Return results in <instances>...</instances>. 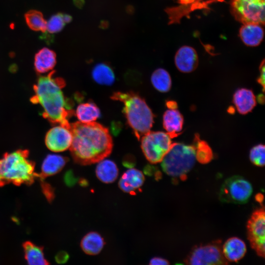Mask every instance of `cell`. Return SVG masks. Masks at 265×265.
<instances>
[{
    "instance_id": "cell-1",
    "label": "cell",
    "mask_w": 265,
    "mask_h": 265,
    "mask_svg": "<svg viewBox=\"0 0 265 265\" xmlns=\"http://www.w3.org/2000/svg\"><path fill=\"white\" fill-rule=\"evenodd\" d=\"M73 139L69 148L75 162L86 165L98 162L107 157L113 148L107 128L92 122L70 123Z\"/></svg>"
},
{
    "instance_id": "cell-2",
    "label": "cell",
    "mask_w": 265,
    "mask_h": 265,
    "mask_svg": "<svg viewBox=\"0 0 265 265\" xmlns=\"http://www.w3.org/2000/svg\"><path fill=\"white\" fill-rule=\"evenodd\" d=\"M52 71L41 76L33 86L34 95L30 99L34 104H39L43 109L42 115L51 123L70 128L69 118L74 114L73 103L66 98L62 91L65 80L54 76Z\"/></svg>"
},
{
    "instance_id": "cell-3",
    "label": "cell",
    "mask_w": 265,
    "mask_h": 265,
    "mask_svg": "<svg viewBox=\"0 0 265 265\" xmlns=\"http://www.w3.org/2000/svg\"><path fill=\"white\" fill-rule=\"evenodd\" d=\"M111 98L123 104V112L137 139H140L150 131L154 123V115L143 98L131 91L115 92Z\"/></svg>"
},
{
    "instance_id": "cell-4",
    "label": "cell",
    "mask_w": 265,
    "mask_h": 265,
    "mask_svg": "<svg viewBox=\"0 0 265 265\" xmlns=\"http://www.w3.org/2000/svg\"><path fill=\"white\" fill-rule=\"evenodd\" d=\"M26 150L6 153L0 158V186L8 184L30 185L38 175Z\"/></svg>"
},
{
    "instance_id": "cell-5",
    "label": "cell",
    "mask_w": 265,
    "mask_h": 265,
    "mask_svg": "<svg viewBox=\"0 0 265 265\" xmlns=\"http://www.w3.org/2000/svg\"><path fill=\"white\" fill-rule=\"evenodd\" d=\"M195 160V149L192 145L173 143L160 162L166 174L183 180L193 168Z\"/></svg>"
},
{
    "instance_id": "cell-6",
    "label": "cell",
    "mask_w": 265,
    "mask_h": 265,
    "mask_svg": "<svg viewBox=\"0 0 265 265\" xmlns=\"http://www.w3.org/2000/svg\"><path fill=\"white\" fill-rule=\"evenodd\" d=\"M140 139L145 158L153 164L160 162L173 144L169 135L160 131H150Z\"/></svg>"
},
{
    "instance_id": "cell-7",
    "label": "cell",
    "mask_w": 265,
    "mask_h": 265,
    "mask_svg": "<svg viewBox=\"0 0 265 265\" xmlns=\"http://www.w3.org/2000/svg\"><path fill=\"white\" fill-rule=\"evenodd\" d=\"M252 191V186L248 181L240 176H233L222 185L219 198L223 202L242 204L248 201Z\"/></svg>"
},
{
    "instance_id": "cell-8",
    "label": "cell",
    "mask_w": 265,
    "mask_h": 265,
    "mask_svg": "<svg viewBox=\"0 0 265 265\" xmlns=\"http://www.w3.org/2000/svg\"><path fill=\"white\" fill-rule=\"evenodd\" d=\"M191 265H226L220 240L212 241L205 245L195 247L185 261Z\"/></svg>"
},
{
    "instance_id": "cell-9",
    "label": "cell",
    "mask_w": 265,
    "mask_h": 265,
    "mask_svg": "<svg viewBox=\"0 0 265 265\" xmlns=\"http://www.w3.org/2000/svg\"><path fill=\"white\" fill-rule=\"evenodd\" d=\"M247 238L259 256L265 253V213L264 207L253 212L247 223Z\"/></svg>"
},
{
    "instance_id": "cell-10",
    "label": "cell",
    "mask_w": 265,
    "mask_h": 265,
    "mask_svg": "<svg viewBox=\"0 0 265 265\" xmlns=\"http://www.w3.org/2000/svg\"><path fill=\"white\" fill-rule=\"evenodd\" d=\"M265 2L256 0H233L232 8L235 16L243 24H265Z\"/></svg>"
},
{
    "instance_id": "cell-11",
    "label": "cell",
    "mask_w": 265,
    "mask_h": 265,
    "mask_svg": "<svg viewBox=\"0 0 265 265\" xmlns=\"http://www.w3.org/2000/svg\"><path fill=\"white\" fill-rule=\"evenodd\" d=\"M72 139L70 129L58 125L53 127L47 132L45 136V144L50 150L60 152L70 148Z\"/></svg>"
},
{
    "instance_id": "cell-12",
    "label": "cell",
    "mask_w": 265,
    "mask_h": 265,
    "mask_svg": "<svg viewBox=\"0 0 265 265\" xmlns=\"http://www.w3.org/2000/svg\"><path fill=\"white\" fill-rule=\"evenodd\" d=\"M175 64L181 72H193L198 64V57L195 50L188 46L181 47L175 55Z\"/></svg>"
},
{
    "instance_id": "cell-13",
    "label": "cell",
    "mask_w": 265,
    "mask_h": 265,
    "mask_svg": "<svg viewBox=\"0 0 265 265\" xmlns=\"http://www.w3.org/2000/svg\"><path fill=\"white\" fill-rule=\"evenodd\" d=\"M145 177L140 170L132 168L127 170L119 180L118 185L124 192L131 194H135L143 185Z\"/></svg>"
},
{
    "instance_id": "cell-14",
    "label": "cell",
    "mask_w": 265,
    "mask_h": 265,
    "mask_svg": "<svg viewBox=\"0 0 265 265\" xmlns=\"http://www.w3.org/2000/svg\"><path fill=\"white\" fill-rule=\"evenodd\" d=\"M222 250L225 259L228 262H237L245 255L246 246L240 238L232 237L223 244Z\"/></svg>"
},
{
    "instance_id": "cell-15",
    "label": "cell",
    "mask_w": 265,
    "mask_h": 265,
    "mask_svg": "<svg viewBox=\"0 0 265 265\" xmlns=\"http://www.w3.org/2000/svg\"><path fill=\"white\" fill-rule=\"evenodd\" d=\"M162 124L166 132L173 138L182 133L184 118L178 110L169 108L163 114Z\"/></svg>"
},
{
    "instance_id": "cell-16",
    "label": "cell",
    "mask_w": 265,
    "mask_h": 265,
    "mask_svg": "<svg viewBox=\"0 0 265 265\" xmlns=\"http://www.w3.org/2000/svg\"><path fill=\"white\" fill-rule=\"evenodd\" d=\"M262 25L256 23L244 24L240 28L239 36L244 44L255 47L260 44L264 38Z\"/></svg>"
},
{
    "instance_id": "cell-17",
    "label": "cell",
    "mask_w": 265,
    "mask_h": 265,
    "mask_svg": "<svg viewBox=\"0 0 265 265\" xmlns=\"http://www.w3.org/2000/svg\"><path fill=\"white\" fill-rule=\"evenodd\" d=\"M233 100L237 110L241 114L251 112L256 105V99L254 93L247 88L238 89L233 95Z\"/></svg>"
},
{
    "instance_id": "cell-18",
    "label": "cell",
    "mask_w": 265,
    "mask_h": 265,
    "mask_svg": "<svg viewBox=\"0 0 265 265\" xmlns=\"http://www.w3.org/2000/svg\"><path fill=\"white\" fill-rule=\"evenodd\" d=\"M68 160V158L61 155H48L42 162L38 177L43 179L56 174L63 168Z\"/></svg>"
},
{
    "instance_id": "cell-19",
    "label": "cell",
    "mask_w": 265,
    "mask_h": 265,
    "mask_svg": "<svg viewBox=\"0 0 265 265\" xmlns=\"http://www.w3.org/2000/svg\"><path fill=\"white\" fill-rule=\"evenodd\" d=\"M56 63L55 53L47 48L40 50L34 57V68L36 72L39 74L50 71L54 68Z\"/></svg>"
},
{
    "instance_id": "cell-20",
    "label": "cell",
    "mask_w": 265,
    "mask_h": 265,
    "mask_svg": "<svg viewBox=\"0 0 265 265\" xmlns=\"http://www.w3.org/2000/svg\"><path fill=\"white\" fill-rule=\"evenodd\" d=\"M96 168L97 177L103 183H113L118 175V169L116 163L110 159H102L98 162Z\"/></svg>"
},
{
    "instance_id": "cell-21",
    "label": "cell",
    "mask_w": 265,
    "mask_h": 265,
    "mask_svg": "<svg viewBox=\"0 0 265 265\" xmlns=\"http://www.w3.org/2000/svg\"><path fill=\"white\" fill-rule=\"evenodd\" d=\"M25 259L28 265H47L49 262L46 259L43 249L30 241H26L23 244Z\"/></svg>"
},
{
    "instance_id": "cell-22",
    "label": "cell",
    "mask_w": 265,
    "mask_h": 265,
    "mask_svg": "<svg viewBox=\"0 0 265 265\" xmlns=\"http://www.w3.org/2000/svg\"><path fill=\"white\" fill-rule=\"evenodd\" d=\"M105 245L103 238L96 232H91L85 235L80 242V247L83 252L90 255L99 254Z\"/></svg>"
},
{
    "instance_id": "cell-23",
    "label": "cell",
    "mask_w": 265,
    "mask_h": 265,
    "mask_svg": "<svg viewBox=\"0 0 265 265\" xmlns=\"http://www.w3.org/2000/svg\"><path fill=\"white\" fill-rule=\"evenodd\" d=\"M74 114L79 121L82 123L94 122L101 116L99 108L92 101L80 104L78 106Z\"/></svg>"
},
{
    "instance_id": "cell-24",
    "label": "cell",
    "mask_w": 265,
    "mask_h": 265,
    "mask_svg": "<svg viewBox=\"0 0 265 265\" xmlns=\"http://www.w3.org/2000/svg\"><path fill=\"white\" fill-rule=\"evenodd\" d=\"M93 80L98 84L111 85L115 80L114 73L108 65L101 63L95 65L92 69Z\"/></svg>"
},
{
    "instance_id": "cell-25",
    "label": "cell",
    "mask_w": 265,
    "mask_h": 265,
    "mask_svg": "<svg viewBox=\"0 0 265 265\" xmlns=\"http://www.w3.org/2000/svg\"><path fill=\"white\" fill-rule=\"evenodd\" d=\"M195 149V158L199 163L207 164L213 159L212 151L205 140H201L198 133L195 134L192 145Z\"/></svg>"
},
{
    "instance_id": "cell-26",
    "label": "cell",
    "mask_w": 265,
    "mask_h": 265,
    "mask_svg": "<svg viewBox=\"0 0 265 265\" xmlns=\"http://www.w3.org/2000/svg\"><path fill=\"white\" fill-rule=\"evenodd\" d=\"M151 80L154 87L160 92H167L171 87L170 76L164 69H156L151 75Z\"/></svg>"
},
{
    "instance_id": "cell-27",
    "label": "cell",
    "mask_w": 265,
    "mask_h": 265,
    "mask_svg": "<svg viewBox=\"0 0 265 265\" xmlns=\"http://www.w3.org/2000/svg\"><path fill=\"white\" fill-rule=\"evenodd\" d=\"M25 18L27 25L31 29L43 32L46 31L47 21L40 11L29 10L25 14Z\"/></svg>"
},
{
    "instance_id": "cell-28",
    "label": "cell",
    "mask_w": 265,
    "mask_h": 265,
    "mask_svg": "<svg viewBox=\"0 0 265 265\" xmlns=\"http://www.w3.org/2000/svg\"><path fill=\"white\" fill-rule=\"evenodd\" d=\"M265 146L259 144L257 145L250 151L249 159L251 162L256 166L263 167L265 163Z\"/></svg>"
},
{
    "instance_id": "cell-29",
    "label": "cell",
    "mask_w": 265,
    "mask_h": 265,
    "mask_svg": "<svg viewBox=\"0 0 265 265\" xmlns=\"http://www.w3.org/2000/svg\"><path fill=\"white\" fill-rule=\"evenodd\" d=\"M63 14H57L53 16L47 22L46 30L50 33H54L60 31L65 25Z\"/></svg>"
},
{
    "instance_id": "cell-30",
    "label": "cell",
    "mask_w": 265,
    "mask_h": 265,
    "mask_svg": "<svg viewBox=\"0 0 265 265\" xmlns=\"http://www.w3.org/2000/svg\"><path fill=\"white\" fill-rule=\"evenodd\" d=\"M64 180L67 186H72L76 184L78 179L75 176L73 171L69 170L65 174Z\"/></svg>"
},
{
    "instance_id": "cell-31",
    "label": "cell",
    "mask_w": 265,
    "mask_h": 265,
    "mask_svg": "<svg viewBox=\"0 0 265 265\" xmlns=\"http://www.w3.org/2000/svg\"><path fill=\"white\" fill-rule=\"evenodd\" d=\"M122 164L125 167L129 168H133L136 164L135 159L132 155H127L124 156Z\"/></svg>"
},
{
    "instance_id": "cell-32",
    "label": "cell",
    "mask_w": 265,
    "mask_h": 265,
    "mask_svg": "<svg viewBox=\"0 0 265 265\" xmlns=\"http://www.w3.org/2000/svg\"><path fill=\"white\" fill-rule=\"evenodd\" d=\"M143 172L147 175L150 176H154L156 178L158 177V178L161 175L156 167L150 164H148L144 167Z\"/></svg>"
},
{
    "instance_id": "cell-33",
    "label": "cell",
    "mask_w": 265,
    "mask_h": 265,
    "mask_svg": "<svg viewBox=\"0 0 265 265\" xmlns=\"http://www.w3.org/2000/svg\"><path fill=\"white\" fill-rule=\"evenodd\" d=\"M69 254L64 251L57 253L55 257V261L58 264H64L69 259Z\"/></svg>"
},
{
    "instance_id": "cell-34",
    "label": "cell",
    "mask_w": 265,
    "mask_h": 265,
    "mask_svg": "<svg viewBox=\"0 0 265 265\" xmlns=\"http://www.w3.org/2000/svg\"><path fill=\"white\" fill-rule=\"evenodd\" d=\"M260 75L257 79L258 82L263 86V92L265 89V61L263 60L260 67Z\"/></svg>"
},
{
    "instance_id": "cell-35",
    "label": "cell",
    "mask_w": 265,
    "mask_h": 265,
    "mask_svg": "<svg viewBox=\"0 0 265 265\" xmlns=\"http://www.w3.org/2000/svg\"><path fill=\"white\" fill-rule=\"evenodd\" d=\"M42 187L44 193L49 201L52 200L54 195L53 188L48 184H46L42 185Z\"/></svg>"
},
{
    "instance_id": "cell-36",
    "label": "cell",
    "mask_w": 265,
    "mask_h": 265,
    "mask_svg": "<svg viewBox=\"0 0 265 265\" xmlns=\"http://www.w3.org/2000/svg\"><path fill=\"white\" fill-rule=\"evenodd\" d=\"M169 264V262L160 257H154L151 259L150 265H168Z\"/></svg>"
},
{
    "instance_id": "cell-37",
    "label": "cell",
    "mask_w": 265,
    "mask_h": 265,
    "mask_svg": "<svg viewBox=\"0 0 265 265\" xmlns=\"http://www.w3.org/2000/svg\"><path fill=\"white\" fill-rule=\"evenodd\" d=\"M167 107L169 109H176L177 107V103L173 101H168L166 103Z\"/></svg>"
},
{
    "instance_id": "cell-38",
    "label": "cell",
    "mask_w": 265,
    "mask_h": 265,
    "mask_svg": "<svg viewBox=\"0 0 265 265\" xmlns=\"http://www.w3.org/2000/svg\"><path fill=\"white\" fill-rule=\"evenodd\" d=\"M63 17L65 23L70 22L72 20V17L67 14H63Z\"/></svg>"
},
{
    "instance_id": "cell-39",
    "label": "cell",
    "mask_w": 265,
    "mask_h": 265,
    "mask_svg": "<svg viewBox=\"0 0 265 265\" xmlns=\"http://www.w3.org/2000/svg\"><path fill=\"white\" fill-rule=\"evenodd\" d=\"M257 100L260 104H263L264 103V96L262 94H260L258 96Z\"/></svg>"
},
{
    "instance_id": "cell-40",
    "label": "cell",
    "mask_w": 265,
    "mask_h": 265,
    "mask_svg": "<svg viewBox=\"0 0 265 265\" xmlns=\"http://www.w3.org/2000/svg\"><path fill=\"white\" fill-rule=\"evenodd\" d=\"M79 183L80 185L82 186H86L88 185V182L84 179H81L80 180Z\"/></svg>"
},
{
    "instance_id": "cell-41",
    "label": "cell",
    "mask_w": 265,
    "mask_h": 265,
    "mask_svg": "<svg viewBox=\"0 0 265 265\" xmlns=\"http://www.w3.org/2000/svg\"><path fill=\"white\" fill-rule=\"evenodd\" d=\"M256 199L257 201L259 202L260 203L262 202L263 200V196L262 195V194H257L256 196Z\"/></svg>"
},
{
    "instance_id": "cell-42",
    "label": "cell",
    "mask_w": 265,
    "mask_h": 265,
    "mask_svg": "<svg viewBox=\"0 0 265 265\" xmlns=\"http://www.w3.org/2000/svg\"><path fill=\"white\" fill-rule=\"evenodd\" d=\"M256 0L265 1V0Z\"/></svg>"
}]
</instances>
